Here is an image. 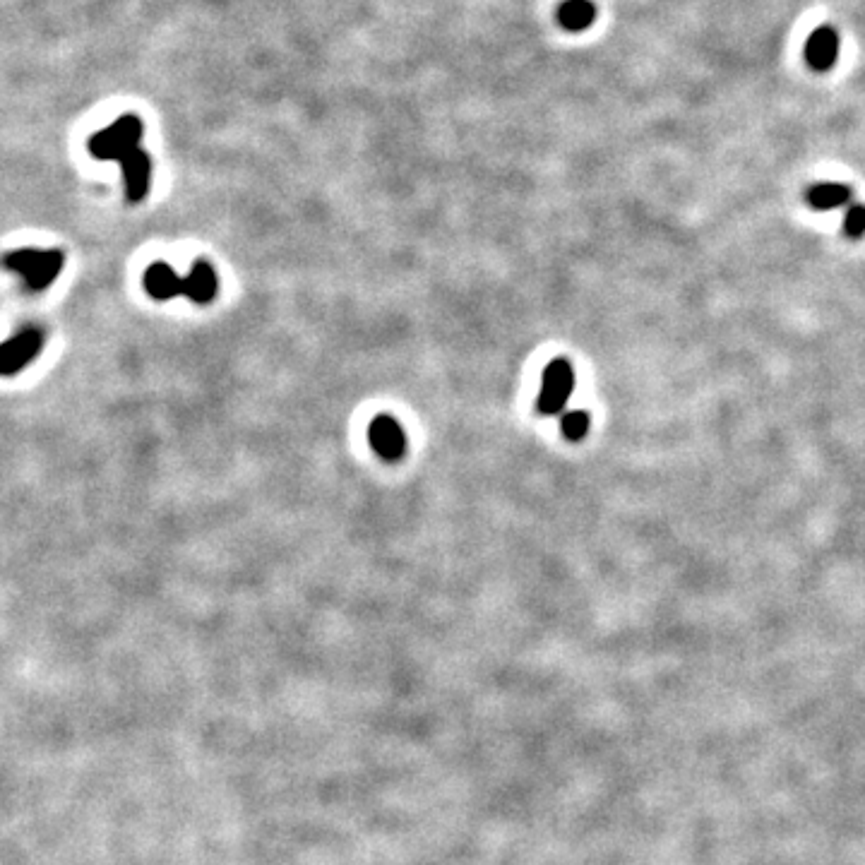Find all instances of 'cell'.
<instances>
[{"instance_id":"cell-1","label":"cell","mask_w":865,"mask_h":865,"mask_svg":"<svg viewBox=\"0 0 865 865\" xmlns=\"http://www.w3.org/2000/svg\"><path fill=\"white\" fill-rule=\"evenodd\" d=\"M5 270L25 279L29 291H44L46 286L56 282L58 274L63 272L65 255L63 250H37V248H22L10 250L3 258Z\"/></svg>"},{"instance_id":"cell-2","label":"cell","mask_w":865,"mask_h":865,"mask_svg":"<svg viewBox=\"0 0 865 865\" xmlns=\"http://www.w3.org/2000/svg\"><path fill=\"white\" fill-rule=\"evenodd\" d=\"M575 390V371L568 359H553L541 378V392L536 399V411L544 416H558L565 409Z\"/></svg>"},{"instance_id":"cell-3","label":"cell","mask_w":865,"mask_h":865,"mask_svg":"<svg viewBox=\"0 0 865 865\" xmlns=\"http://www.w3.org/2000/svg\"><path fill=\"white\" fill-rule=\"evenodd\" d=\"M44 349V332L39 327H27V330L13 334L8 342L3 344V356H0V366H3V375H10L25 371Z\"/></svg>"},{"instance_id":"cell-4","label":"cell","mask_w":865,"mask_h":865,"mask_svg":"<svg viewBox=\"0 0 865 865\" xmlns=\"http://www.w3.org/2000/svg\"><path fill=\"white\" fill-rule=\"evenodd\" d=\"M368 440H371L373 450L387 462H397L407 455V433L397 419L387 414L375 416L371 428H368Z\"/></svg>"},{"instance_id":"cell-5","label":"cell","mask_w":865,"mask_h":865,"mask_svg":"<svg viewBox=\"0 0 865 865\" xmlns=\"http://www.w3.org/2000/svg\"><path fill=\"white\" fill-rule=\"evenodd\" d=\"M839 56V34L832 27H817L805 41V61L813 70H825L832 68L837 63Z\"/></svg>"},{"instance_id":"cell-6","label":"cell","mask_w":865,"mask_h":865,"mask_svg":"<svg viewBox=\"0 0 865 865\" xmlns=\"http://www.w3.org/2000/svg\"><path fill=\"white\" fill-rule=\"evenodd\" d=\"M217 289H219L217 272H214V267L210 265V262H205V260L193 262L188 277L183 279V294H186L193 303H200V306H205V303L214 301V296H217Z\"/></svg>"},{"instance_id":"cell-7","label":"cell","mask_w":865,"mask_h":865,"mask_svg":"<svg viewBox=\"0 0 865 865\" xmlns=\"http://www.w3.org/2000/svg\"><path fill=\"white\" fill-rule=\"evenodd\" d=\"M145 289L157 301H171L173 296L183 294V279L166 262H154L145 272Z\"/></svg>"},{"instance_id":"cell-8","label":"cell","mask_w":865,"mask_h":865,"mask_svg":"<svg viewBox=\"0 0 865 865\" xmlns=\"http://www.w3.org/2000/svg\"><path fill=\"white\" fill-rule=\"evenodd\" d=\"M558 20L570 32H584L594 25L596 5L592 0H565L558 10Z\"/></svg>"},{"instance_id":"cell-9","label":"cell","mask_w":865,"mask_h":865,"mask_svg":"<svg viewBox=\"0 0 865 865\" xmlns=\"http://www.w3.org/2000/svg\"><path fill=\"white\" fill-rule=\"evenodd\" d=\"M805 198L815 210H837V207H844L851 202V188L841 186V183H817V186L808 190Z\"/></svg>"},{"instance_id":"cell-10","label":"cell","mask_w":865,"mask_h":865,"mask_svg":"<svg viewBox=\"0 0 865 865\" xmlns=\"http://www.w3.org/2000/svg\"><path fill=\"white\" fill-rule=\"evenodd\" d=\"M147 159L142 154H130L125 159V173H128V198L140 200L147 190Z\"/></svg>"},{"instance_id":"cell-11","label":"cell","mask_w":865,"mask_h":865,"mask_svg":"<svg viewBox=\"0 0 865 865\" xmlns=\"http://www.w3.org/2000/svg\"><path fill=\"white\" fill-rule=\"evenodd\" d=\"M589 414L587 411H568V414L563 416V419H560V428H563V435L568 440H572V443H580L582 438H587V433H589Z\"/></svg>"},{"instance_id":"cell-12","label":"cell","mask_w":865,"mask_h":865,"mask_svg":"<svg viewBox=\"0 0 865 865\" xmlns=\"http://www.w3.org/2000/svg\"><path fill=\"white\" fill-rule=\"evenodd\" d=\"M844 234L849 238L865 236V205H851L844 214Z\"/></svg>"}]
</instances>
